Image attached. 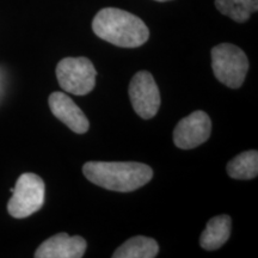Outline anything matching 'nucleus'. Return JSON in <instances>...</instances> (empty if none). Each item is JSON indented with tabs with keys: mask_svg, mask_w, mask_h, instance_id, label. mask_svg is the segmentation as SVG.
Wrapping results in <instances>:
<instances>
[{
	"mask_svg": "<svg viewBox=\"0 0 258 258\" xmlns=\"http://www.w3.org/2000/svg\"><path fill=\"white\" fill-rule=\"evenodd\" d=\"M232 231V219L230 215H218L212 218L200 237L202 249L214 251L220 249L228 240Z\"/></svg>",
	"mask_w": 258,
	"mask_h": 258,
	"instance_id": "10",
	"label": "nucleus"
},
{
	"mask_svg": "<svg viewBox=\"0 0 258 258\" xmlns=\"http://www.w3.org/2000/svg\"><path fill=\"white\" fill-rule=\"evenodd\" d=\"M128 95L134 111L144 120L157 115L160 106V93L153 76L147 71H140L129 83Z\"/></svg>",
	"mask_w": 258,
	"mask_h": 258,
	"instance_id": "6",
	"label": "nucleus"
},
{
	"mask_svg": "<svg viewBox=\"0 0 258 258\" xmlns=\"http://www.w3.org/2000/svg\"><path fill=\"white\" fill-rule=\"evenodd\" d=\"M97 71L88 57H64L56 66V78L63 91L77 96L95 89Z\"/></svg>",
	"mask_w": 258,
	"mask_h": 258,
	"instance_id": "5",
	"label": "nucleus"
},
{
	"mask_svg": "<svg viewBox=\"0 0 258 258\" xmlns=\"http://www.w3.org/2000/svg\"><path fill=\"white\" fill-rule=\"evenodd\" d=\"M228 176L233 179H253L258 175V152L256 150L245 151L228 161Z\"/></svg>",
	"mask_w": 258,
	"mask_h": 258,
	"instance_id": "12",
	"label": "nucleus"
},
{
	"mask_svg": "<svg viewBox=\"0 0 258 258\" xmlns=\"http://www.w3.org/2000/svg\"><path fill=\"white\" fill-rule=\"evenodd\" d=\"M212 69L215 78L230 89H239L249 71V60L239 47L221 43L212 49Z\"/></svg>",
	"mask_w": 258,
	"mask_h": 258,
	"instance_id": "3",
	"label": "nucleus"
},
{
	"mask_svg": "<svg viewBox=\"0 0 258 258\" xmlns=\"http://www.w3.org/2000/svg\"><path fill=\"white\" fill-rule=\"evenodd\" d=\"M215 8L237 23H245L257 12L258 0H215Z\"/></svg>",
	"mask_w": 258,
	"mask_h": 258,
	"instance_id": "13",
	"label": "nucleus"
},
{
	"mask_svg": "<svg viewBox=\"0 0 258 258\" xmlns=\"http://www.w3.org/2000/svg\"><path fill=\"white\" fill-rule=\"evenodd\" d=\"M92 30L102 40L122 48L140 47L150 38V30L143 19L116 8H105L97 12Z\"/></svg>",
	"mask_w": 258,
	"mask_h": 258,
	"instance_id": "2",
	"label": "nucleus"
},
{
	"mask_svg": "<svg viewBox=\"0 0 258 258\" xmlns=\"http://www.w3.org/2000/svg\"><path fill=\"white\" fill-rule=\"evenodd\" d=\"M156 2H159V3H165V2H170V0H156Z\"/></svg>",
	"mask_w": 258,
	"mask_h": 258,
	"instance_id": "14",
	"label": "nucleus"
},
{
	"mask_svg": "<svg viewBox=\"0 0 258 258\" xmlns=\"http://www.w3.org/2000/svg\"><path fill=\"white\" fill-rule=\"evenodd\" d=\"M88 243L80 235L70 237L67 233H57L44 240L35 251V258H82Z\"/></svg>",
	"mask_w": 258,
	"mask_h": 258,
	"instance_id": "8",
	"label": "nucleus"
},
{
	"mask_svg": "<svg viewBox=\"0 0 258 258\" xmlns=\"http://www.w3.org/2000/svg\"><path fill=\"white\" fill-rule=\"evenodd\" d=\"M212 133L211 117L196 110L182 118L173 131V143L180 150H191L208 140Z\"/></svg>",
	"mask_w": 258,
	"mask_h": 258,
	"instance_id": "7",
	"label": "nucleus"
},
{
	"mask_svg": "<svg viewBox=\"0 0 258 258\" xmlns=\"http://www.w3.org/2000/svg\"><path fill=\"white\" fill-rule=\"evenodd\" d=\"M50 111L77 134H84L89 131L90 123L82 109L63 92H53L48 99Z\"/></svg>",
	"mask_w": 258,
	"mask_h": 258,
	"instance_id": "9",
	"label": "nucleus"
},
{
	"mask_svg": "<svg viewBox=\"0 0 258 258\" xmlns=\"http://www.w3.org/2000/svg\"><path fill=\"white\" fill-rule=\"evenodd\" d=\"M83 173L93 184L118 192L134 191L153 177L150 166L135 161H89Z\"/></svg>",
	"mask_w": 258,
	"mask_h": 258,
	"instance_id": "1",
	"label": "nucleus"
},
{
	"mask_svg": "<svg viewBox=\"0 0 258 258\" xmlns=\"http://www.w3.org/2000/svg\"><path fill=\"white\" fill-rule=\"evenodd\" d=\"M12 198L8 203V212L12 218L24 219L40 211L44 203L43 179L35 173H23L19 176L15 188L10 189Z\"/></svg>",
	"mask_w": 258,
	"mask_h": 258,
	"instance_id": "4",
	"label": "nucleus"
},
{
	"mask_svg": "<svg viewBox=\"0 0 258 258\" xmlns=\"http://www.w3.org/2000/svg\"><path fill=\"white\" fill-rule=\"evenodd\" d=\"M159 252V245L153 238L137 235L118 246L112 258H154Z\"/></svg>",
	"mask_w": 258,
	"mask_h": 258,
	"instance_id": "11",
	"label": "nucleus"
}]
</instances>
